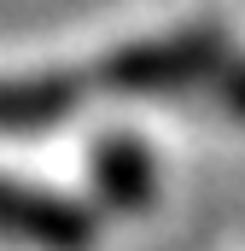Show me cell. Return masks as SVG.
Instances as JSON below:
<instances>
[{
	"label": "cell",
	"instance_id": "cell-3",
	"mask_svg": "<svg viewBox=\"0 0 245 251\" xmlns=\"http://www.w3.org/2000/svg\"><path fill=\"white\" fill-rule=\"evenodd\" d=\"M94 187L111 210H146L152 193H158V170H152V152L134 140V134H105L94 146Z\"/></svg>",
	"mask_w": 245,
	"mask_h": 251
},
{
	"label": "cell",
	"instance_id": "cell-5",
	"mask_svg": "<svg viewBox=\"0 0 245 251\" xmlns=\"http://www.w3.org/2000/svg\"><path fill=\"white\" fill-rule=\"evenodd\" d=\"M216 94H222V105L234 117H245V59H228L216 70Z\"/></svg>",
	"mask_w": 245,
	"mask_h": 251
},
{
	"label": "cell",
	"instance_id": "cell-4",
	"mask_svg": "<svg viewBox=\"0 0 245 251\" xmlns=\"http://www.w3.org/2000/svg\"><path fill=\"white\" fill-rule=\"evenodd\" d=\"M76 105L70 76H6L0 82V134H35V128L64 123Z\"/></svg>",
	"mask_w": 245,
	"mask_h": 251
},
{
	"label": "cell",
	"instance_id": "cell-1",
	"mask_svg": "<svg viewBox=\"0 0 245 251\" xmlns=\"http://www.w3.org/2000/svg\"><path fill=\"white\" fill-rule=\"evenodd\" d=\"M228 64V41L216 29H181V35H152L134 41L105 59V82L128 88V94H170V88H193V82H216V70Z\"/></svg>",
	"mask_w": 245,
	"mask_h": 251
},
{
	"label": "cell",
	"instance_id": "cell-2",
	"mask_svg": "<svg viewBox=\"0 0 245 251\" xmlns=\"http://www.w3.org/2000/svg\"><path fill=\"white\" fill-rule=\"evenodd\" d=\"M0 240L41 246V251H82L94 240V216L59 193H41V187L0 176Z\"/></svg>",
	"mask_w": 245,
	"mask_h": 251
}]
</instances>
